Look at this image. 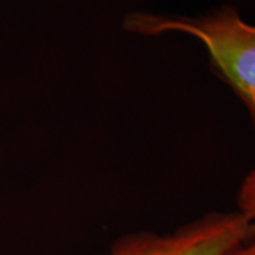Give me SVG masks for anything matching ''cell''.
Masks as SVG:
<instances>
[{"label": "cell", "instance_id": "1", "mask_svg": "<svg viewBox=\"0 0 255 255\" xmlns=\"http://www.w3.org/2000/svg\"><path fill=\"white\" fill-rule=\"evenodd\" d=\"M125 28L142 36L173 31L197 38L213 71L244 104L255 130V26L234 7L224 6L196 17L137 11L128 14Z\"/></svg>", "mask_w": 255, "mask_h": 255}, {"label": "cell", "instance_id": "2", "mask_svg": "<svg viewBox=\"0 0 255 255\" xmlns=\"http://www.w3.org/2000/svg\"><path fill=\"white\" fill-rule=\"evenodd\" d=\"M253 223L238 210L209 213L169 234L135 233L102 255H233L253 236Z\"/></svg>", "mask_w": 255, "mask_h": 255}, {"label": "cell", "instance_id": "3", "mask_svg": "<svg viewBox=\"0 0 255 255\" xmlns=\"http://www.w3.org/2000/svg\"><path fill=\"white\" fill-rule=\"evenodd\" d=\"M238 211L253 223V236L233 255H255V169L248 172L240 186L237 196Z\"/></svg>", "mask_w": 255, "mask_h": 255}]
</instances>
